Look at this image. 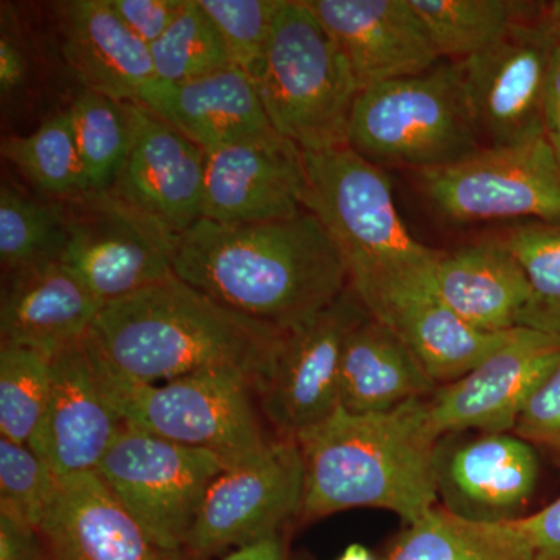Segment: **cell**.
Here are the masks:
<instances>
[{
  "label": "cell",
  "instance_id": "cell-1",
  "mask_svg": "<svg viewBox=\"0 0 560 560\" xmlns=\"http://www.w3.org/2000/svg\"><path fill=\"white\" fill-rule=\"evenodd\" d=\"M173 272L221 304L285 331L315 318L349 287L340 249L308 210L267 223L201 219L176 237Z\"/></svg>",
  "mask_w": 560,
  "mask_h": 560
},
{
  "label": "cell",
  "instance_id": "cell-2",
  "mask_svg": "<svg viewBox=\"0 0 560 560\" xmlns=\"http://www.w3.org/2000/svg\"><path fill=\"white\" fill-rule=\"evenodd\" d=\"M88 335L128 377L162 383L232 372L259 396L287 331L243 315L173 275L103 305Z\"/></svg>",
  "mask_w": 560,
  "mask_h": 560
},
{
  "label": "cell",
  "instance_id": "cell-3",
  "mask_svg": "<svg viewBox=\"0 0 560 560\" xmlns=\"http://www.w3.org/2000/svg\"><path fill=\"white\" fill-rule=\"evenodd\" d=\"M427 399L371 415L338 407L302 433L296 440L304 460L301 521L374 508L410 525L440 506L442 440L431 427Z\"/></svg>",
  "mask_w": 560,
  "mask_h": 560
},
{
  "label": "cell",
  "instance_id": "cell-4",
  "mask_svg": "<svg viewBox=\"0 0 560 560\" xmlns=\"http://www.w3.org/2000/svg\"><path fill=\"white\" fill-rule=\"evenodd\" d=\"M304 209L340 249L361 304L404 283L433 282L442 250L412 237L394 201L388 173L352 147L301 151Z\"/></svg>",
  "mask_w": 560,
  "mask_h": 560
},
{
  "label": "cell",
  "instance_id": "cell-5",
  "mask_svg": "<svg viewBox=\"0 0 560 560\" xmlns=\"http://www.w3.org/2000/svg\"><path fill=\"white\" fill-rule=\"evenodd\" d=\"M253 81L280 138L301 151L349 145L359 83L305 0H283Z\"/></svg>",
  "mask_w": 560,
  "mask_h": 560
},
{
  "label": "cell",
  "instance_id": "cell-6",
  "mask_svg": "<svg viewBox=\"0 0 560 560\" xmlns=\"http://www.w3.org/2000/svg\"><path fill=\"white\" fill-rule=\"evenodd\" d=\"M349 147L372 164L448 167L485 149L456 61L360 91Z\"/></svg>",
  "mask_w": 560,
  "mask_h": 560
},
{
  "label": "cell",
  "instance_id": "cell-7",
  "mask_svg": "<svg viewBox=\"0 0 560 560\" xmlns=\"http://www.w3.org/2000/svg\"><path fill=\"white\" fill-rule=\"evenodd\" d=\"M90 345L103 393L128 425L184 447L213 453L230 467L253 458L270 444L254 405L256 389L242 375L201 372L147 383L121 374L91 340Z\"/></svg>",
  "mask_w": 560,
  "mask_h": 560
},
{
  "label": "cell",
  "instance_id": "cell-8",
  "mask_svg": "<svg viewBox=\"0 0 560 560\" xmlns=\"http://www.w3.org/2000/svg\"><path fill=\"white\" fill-rule=\"evenodd\" d=\"M228 467L213 453L124 423L95 474L154 544L184 552L209 486Z\"/></svg>",
  "mask_w": 560,
  "mask_h": 560
},
{
  "label": "cell",
  "instance_id": "cell-9",
  "mask_svg": "<svg viewBox=\"0 0 560 560\" xmlns=\"http://www.w3.org/2000/svg\"><path fill=\"white\" fill-rule=\"evenodd\" d=\"M416 179L425 200L451 223L560 224V164L548 136L482 149L448 167L416 172Z\"/></svg>",
  "mask_w": 560,
  "mask_h": 560
},
{
  "label": "cell",
  "instance_id": "cell-10",
  "mask_svg": "<svg viewBox=\"0 0 560 560\" xmlns=\"http://www.w3.org/2000/svg\"><path fill=\"white\" fill-rule=\"evenodd\" d=\"M66 241L60 260L103 305L171 278L175 235L108 190L61 200Z\"/></svg>",
  "mask_w": 560,
  "mask_h": 560
},
{
  "label": "cell",
  "instance_id": "cell-11",
  "mask_svg": "<svg viewBox=\"0 0 560 560\" xmlns=\"http://www.w3.org/2000/svg\"><path fill=\"white\" fill-rule=\"evenodd\" d=\"M539 3L489 49L456 61L485 149L511 147L548 136L545 79L558 36Z\"/></svg>",
  "mask_w": 560,
  "mask_h": 560
},
{
  "label": "cell",
  "instance_id": "cell-12",
  "mask_svg": "<svg viewBox=\"0 0 560 560\" xmlns=\"http://www.w3.org/2000/svg\"><path fill=\"white\" fill-rule=\"evenodd\" d=\"M302 499L304 460L300 444L278 438L212 481L184 552L205 559L278 534L287 522L300 517Z\"/></svg>",
  "mask_w": 560,
  "mask_h": 560
},
{
  "label": "cell",
  "instance_id": "cell-13",
  "mask_svg": "<svg viewBox=\"0 0 560 560\" xmlns=\"http://www.w3.org/2000/svg\"><path fill=\"white\" fill-rule=\"evenodd\" d=\"M370 313L346 289L319 315L287 331L270 377L259 393L261 412L279 438L296 441L340 407V364L349 331Z\"/></svg>",
  "mask_w": 560,
  "mask_h": 560
},
{
  "label": "cell",
  "instance_id": "cell-14",
  "mask_svg": "<svg viewBox=\"0 0 560 560\" xmlns=\"http://www.w3.org/2000/svg\"><path fill=\"white\" fill-rule=\"evenodd\" d=\"M560 361V338L518 327L514 338L427 399L438 436L512 433L526 401Z\"/></svg>",
  "mask_w": 560,
  "mask_h": 560
},
{
  "label": "cell",
  "instance_id": "cell-15",
  "mask_svg": "<svg viewBox=\"0 0 560 560\" xmlns=\"http://www.w3.org/2000/svg\"><path fill=\"white\" fill-rule=\"evenodd\" d=\"M132 138L109 194L178 237L202 219L206 153L140 103Z\"/></svg>",
  "mask_w": 560,
  "mask_h": 560
},
{
  "label": "cell",
  "instance_id": "cell-16",
  "mask_svg": "<svg viewBox=\"0 0 560 560\" xmlns=\"http://www.w3.org/2000/svg\"><path fill=\"white\" fill-rule=\"evenodd\" d=\"M124 423L103 393L86 335L51 359L49 399L28 447L58 478L88 474Z\"/></svg>",
  "mask_w": 560,
  "mask_h": 560
},
{
  "label": "cell",
  "instance_id": "cell-17",
  "mask_svg": "<svg viewBox=\"0 0 560 560\" xmlns=\"http://www.w3.org/2000/svg\"><path fill=\"white\" fill-rule=\"evenodd\" d=\"M340 47L360 91L420 75L442 58L410 0H305Z\"/></svg>",
  "mask_w": 560,
  "mask_h": 560
},
{
  "label": "cell",
  "instance_id": "cell-18",
  "mask_svg": "<svg viewBox=\"0 0 560 560\" xmlns=\"http://www.w3.org/2000/svg\"><path fill=\"white\" fill-rule=\"evenodd\" d=\"M305 175L289 140L242 142L206 154L202 219L221 224L267 223L300 215Z\"/></svg>",
  "mask_w": 560,
  "mask_h": 560
},
{
  "label": "cell",
  "instance_id": "cell-19",
  "mask_svg": "<svg viewBox=\"0 0 560 560\" xmlns=\"http://www.w3.org/2000/svg\"><path fill=\"white\" fill-rule=\"evenodd\" d=\"M539 480L533 445L514 433H478L455 447L440 445L438 493L442 506L477 522L522 517Z\"/></svg>",
  "mask_w": 560,
  "mask_h": 560
},
{
  "label": "cell",
  "instance_id": "cell-20",
  "mask_svg": "<svg viewBox=\"0 0 560 560\" xmlns=\"http://www.w3.org/2000/svg\"><path fill=\"white\" fill-rule=\"evenodd\" d=\"M138 103L206 154L234 143L283 139L272 128L256 84L234 65L184 83L150 80Z\"/></svg>",
  "mask_w": 560,
  "mask_h": 560
},
{
  "label": "cell",
  "instance_id": "cell-21",
  "mask_svg": "<svg viewBox=\"0 0 560 560\" xmlns=\"http://www.w3.org/2000/svg\"><path fill=\"white\" fill-rule=\"evenodd\" d=\"M38 533L46 560H184L154 544L95 471L58 478Z\"/></svg>",
  "mask_w": 560,
  "mask_h": 560
},
{
  "label": "cell",
  "instance_id": "cell-22",
  "mask_svg": "<svg viewBox=\"0 0 560 560\" xmlns=\"http://www.w3.org/2000/svg\"><path fill=\"white\" fill-rule=\"evenodd\" d=\"M363 307L407 345L440 386L458 381L518 330L492 334L475 329L438 296L433 282L394 287Z\"/></svg>",
  "mask_w": 560,
  "mask_h": 560
},
{
  "label": "cell",
  "instance_id": "cell-23",
  "mask_svg": "<svg viewBox=\"0 0 560 560\" xmlns=\"http://www.w3.org/2000/svg\"><path fill=\"white\" fill-rule=\"evenodd\" d=\"M2 294V345L36 350L54 359L90 334L103 302L60 260L10 272Z\"/></svg>",
  "mask_w": 560,
  "mask_h": 560
},
{
  "label": "cell",
  "instance_id": "cell-24",
  "mask_svg": "<svg viewBox=\"0 0 560 560\" xmlns=\"http://www.w3.org/2000/svg\"><path fill=\"white\" fill-rule=\"evenodd\" d=\"M62 55L84 90L121 103H138L154 77L150 47L110 9L108 0L58 5Z\"/></svg>",
  "mask_w": 560,
  "mask_h": 560
},
{
  "label": "cell",
  "instance_id": "cell-25",
  "mask_svg": "<svg viewBox=\"0 0 560 560\" xmlns=\"http://www.w3.org/2000/svg\"><path fill=\"white\" fill-rule=\"evenodd\" d=\"M433 285L459 318L492 334L518 329L530 298L521 261L501 241L441 253Z\"/></svg>",
  "mask_w": 560,
  "mask_h": 560
},
{
  "label": "cell",
  "instance_id": "cell-26",
  "mask_svg": "<svg viewBox=\"0 0 560 560\" xmlns=\"http://www.w3.org/2000/svg\"><path fill=\"white\" fill-rule=\"evenodd\" d=\"M404 341L381 320L366 318L349 331L342 348L338 404L350 415L385 412L427 399L438 389Z\"/></svg>",
  "mask_w": 560,
  "mask_h": 560
},
{
  "label": "cell",
  "instance_id": "cell-27",
  "mask_svg": "<svg viewBox=\"0 0 560 560\" xmlns=\"http://www.w3.org/2000/svg\"><path fill=\"white\" fill-rule=\"evenodd\" d=\"M385 560H536L517 518L477 522L436 506L410 523Z\"/></svg>",
  "mask_w": 560,
  "mask_h": 560
},
{
  "label": "cell",
  "instance_id": "cell-28",
  "mask_svg": "<svg viewBox=\"0 0 560 560\" xmlns=\"http://www.w3.org/2000/svg\"><path fill=\"white\" fill-rule=\"evenodd\" d=\"M441 58L463 61L489 49L539 7L514 0H410Z\"/></svg>",
  "mask_w": 560,
  "mask_h": 560
},
{
  "label": "cell",
  "instance_id": "cell-29",
  "mask_svg": "<svg viewBox=\"0 0 560 560\" xmlns=\"http://www.w3.org/2000/svg\"><path fill=\"white\" fill-rule=\"evenodd\" d=\"M2 156L51 200L88 194L68 109L55 114L32 135L3 140Z\"/></svg>",
  "mask_w": 560,
  "mask_h": 560
},
{
  "label": "cell",
  "instance_id": "cell-30",
  "mask_svg": "<svg viewBox=\"0 0 560 560\" xmlns=\"http://www.w3.org/2000/svg\"><path fill=\"white\" fill-rule=\"evenodd\" d=\"M68 110L88 194L109 190L131 147L130 106L84 90Z\"/></svg>",
  "mask_w": 560,
  "mask_h": 560
},
{
  "label": "cell",
  "instance_id": "cell-31",
  "mask_svg": "<svg viewBox=\"0 0 560 560\" xmlns=\"http://www.w3.org/2000/svg\"><path fill=\"white\" fill-rule=\"evenodd\" d=\"M66 241L60 200L40 201L3 183L0 189V260L10 272L58 260Z\"/></svg>",
  "mask_w": 560,
  "mask_h": 560
},
{
  "label": "cell",
  "instance_id": "cell-32",
  "mask_svg": "<svg viewBox=\"0 0 560 560\" xmlns=\"http://www.w3.org/2000/svg\"><path fill=\"white\" fill-rule=\"evenodd\" d=\"M500 241L529 280L530 298L521 327L560 338V224L525 221Z\"/></svg>",
  "mask_w": 560,
  "mask_h": 560
},
{
  "label": "cell",
  "instance_id": "cell-33",
  "mask_svg": "<svg viewBox=\"0 0 560 560\" xmlns=\"http://www.w3.org/2000/svg\"><path fill=\"white\" fill-rule=\"evenodd\" d=\"M150 51L154 77L168 83L200 79L232 65L219 28L198 0H186L178 18Z\"/></svg>",
  "mask_w": 560,
  "mask_h": 560
},
{
  "label": "cell",
  "instance_id": "cell-34",
  "mask_svg": "<svg viewBox=\"0 0 560 560\" xmlns=\"http://www.w3.org/2000/svg\"><path fill=\"white\" fill-rule=\"evenodd\" d=\"M51 359L36 350L0 348V434L27 444L49 399Z\"/></svg>",
  "mask_w": 560,
  "mask_h": 560
},
{
  "label": "cell",
  "instance_id": "cell-35",
  "mask_svg": "<svg viewBox=\"0 0 560 560\" xmlns=\"http://www.w3.org/2000/svg\"><path fill=\"white\" fill-rule=\"evenodd\" d=\"M58 477L27 444L0 438V514L39 528Z\"/></svg>",
  "mask_w": 560,
  "mask_h": 560
},
{
  "label": "cell",
  "instance_id": "cell-36",
  "mask_svg": "<svg viewBox=\"0 0 560 560\" xmlns=\"http://www.w3.org/2000/svg\"><path fill=\"white\" fill-rule=\"evenodd\" d=\"M283 0H198L219 28L232 65L256 75Z\"/></svg>",
  "mask_w": 560,
  "mask_h": 560
},
{
  "label": "cell",
  "instance_id": "cell-37",
  "mask_svg": "<svg viewBox=\"0 0 560 560\" xmlns=\"http://www.w3.org/2000/svg\"><path fill=\"white\" fill-rule=\"evenodd\" d=\"M512 433L560 463V361L526 401Z\"/></svg>",
  "mask_w": 560,
  "mask_h": 560
},
{
  "label": "cell",
  "instance_id": "cell-38",
  "mask_svg": "<svg viewBox=\"0 0 560 560\" xmlns=\"http://www.w3.org/2000/svg\"><path fill=\"white\" fill-rule=\"evenodd\" d=\"M110 9L147 46H153L178 18L186 0H108Z\"/></svg>",
  "mask_w": 560,
  "mask_h": 560
},
{
  "label": "cell",
  "instance_id": "cell-39",
  "mask_svg": "<svg viewBox=\"0 0 560 560\" xmlns=\"http://www.w3.org/2000/svg\"><path fill=\"white\" fill-rule=\"evenodd\" d=\"M517 521L533 545L536 560H560V497Z\"/></svg>",
  "mask_w": 560,
  "mask_h": 560
},
{
  "label": "cell",
  "instance_id": "cell-40",
  "mask_svg": "<svg viewBox=\"0 0 560 560\" xmlns=\"http://www.w3.org/2000/svg\"><path fill=\"white\" fill-rule=\"evenodd\" d=\"M0 560H46L38 529L0 514Z\"/></svg>",
  "mask_w": 560,
  "mask_h": 560
},
{
  "label": "cell",
  "instance_id": "cell-41",
  "mask_svg": "<svg viewBox=\"0 0 560 560\" xmlns=\"http://www.w3.org/2000/svg\"><path fill=\"white\" fill-rule=\"evenodd\" d=\"M27 57L22 50L20 40L11 36L10 31L2 27L0 38V90L2 94H11L24 84L27 77Z\"/></svg>",
  "mask_w": 560,
  "mask_h": 560
},
{
  "label": "cell",
  "instance_id": "cell-42",
  "mask_svg": "<svg viewBox=\"0 0 560 560\" xmlns=\"http://www.w3.org/2000/svg\"><path fill=\"white\" fill-rule=\"evenodd\" d=\"M544 114L547 131L560 128V39L552 47L545 79Z\"/></svg>",
  "mask_w": 560,
  "mask_h": 560
},
{
  "label": "cell",
  "instance_id": "cell-43",
  "mask_svg": "<svg viewBox=\"0 0 560 560\" xmlns=\"http://www.w3.org/2000/svg\"><path fill=\"white\" fill-rule=\"evenodd\" d=\"M223 560H287L285 541L280 533L271 534L235 548Z\"/></svg>",
  "mask_w": 560,
  "mask_h": 560
},
{
  "label": "cell",
  "instance_id": "cell-44",
  "mask_svg": "<svg viewBox=\"0 0 560 560\" xmlns=\"http://www.w3.org/2000/svg\"><path fill=\"white\" fill-rule=\"evenodd\" d=\"M338 560H375V558L363 545L353 544L346 548V551L342 552Z\"/></svg>",
  "mask_w": 560,
  "mask_h": 560
},
{
  "label": "cell",
  "instance_id": "cell-45",
  "mask_svg": "<svg viewBox=\"0 0 560 560\" xmlns=\"http://www.w3.org/2000/svg\"><path fill=\"white\" fill-rule=\"evenodd\" d=\"M545 10H547V18L550 21L552 31H555L556 36L560 39V0L547 3Z\"/></svg>",
  "mask_w": 560,
  "mask_h": 560
},
{
  "label": "cell",
  "instance_id": "cell-46",
  "mask_svg": "<svg viewBox=\"0 0 560 560\" xmlns=\"http://www.w3.org/2000/svg\"><path fill=\"white\" fill-rule=\"evenodd\" d=\"M548 139H550L552 150H555L556 158H558L560 164V128L556 131L548 132Z\"/></svg>",
  "mask_w": 560,
  "mask_h": 560
}]
</instances>
